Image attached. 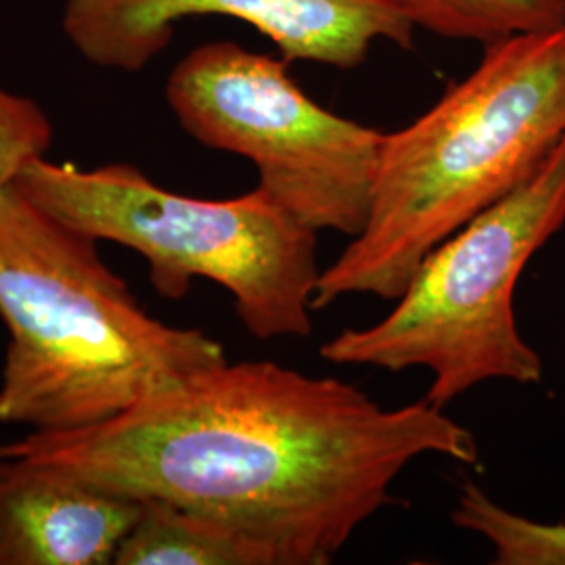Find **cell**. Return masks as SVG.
<instances>
[{
	"label": "cell",
	"mask_w": 565,
	"mask_h": 565,
	"mask_svg": "<svg viewBox=\"0 0 565 565\" xmlns=\"http://www.w3.org/2000/svg\"><path fill=\"white\" fill-rule=\"evenodd\" d=\"M95 490L158 499L270 546L279 565H324L392 503L404 467L478 461L443 408H384L354 385L275 363H223L103 424L0 445Z\"/></svg>",
	"instance_id": "6da1fadb"
},
{
	"label": "cell",
	"mask_w": 565,
	"mask_h": 565,
	"mask_svg": "<svg viewBox=\"0 0 565 565\" xmlns=\"http://www.w3.org/2000/svg\"><path fill=\"white\" fill-rule=\"evenodd\" d=\"M0 424L63 434L103 424L226 363L223 343L149 317L99 239L0 189Z\"/></svg>",
	"instance_id": "7a4b0ae2"
},
{
	"label": "cell",
	"mask_w": 565,
	"mask_h": 565,
	"mask_svg": "<svg viewBox=\"0 0 565 565\" xmlns=\"http://www.w3.org/2000/svg\"><path fill=\"white\" fill-rule=\"evenodd\" d=\"M565 137V28L488 44L478 67L385 135L363 233L327 266L312 310L343 296L398 300L438 245L499 202Z\"/></svg>",
	"instance_id": "3957f363"
},
{
	"label": "cell",
	"mask_w": 565,
	"mask_h": 565,
	"mask_svg": "<svg viewBox=\"0 0 565 565\" xmlns=\"http://www.w3.org/2000/svg\"><path fill=\"white\" fill-rule=\"evenodd\" d=\"M13 186L99 242L141 254L162 298L181 300L193 279H207L233 296L243 327L260 342L312 331L317 231L260 186L235 200H198L128 163L81 170L46 158L28 163Z\"/></svg>",
	"instance_id": "277c9868"
},
{
	"label": "cell",
	"mask_w": 565,
	"mask_h": 565,
	"mask_svg": "<svg viewBox=\"0 0 565 565\" xmlns=\"http://www.w3.org/2000/svg\"><path fill=\"white\" fill-rule=\"evenodd\" d=\"M565 224V137L522 184L438 243L396 308L321 345L324 361L390 373L424 366L438 408L488 380L539 384L543 361L518 331L513 294L525 264Z\"/></svg>",
	"instance_id": "5b68a950"
},
{
	"label": "cell",
	"mask_w": 565,
	"mask_h": 565,
	"mask_svg": "<svg viewBox=\"0 0 565 565\" xmlns=\"http://www.w3.org/2000/svg\"><path fill=\"white\" fill-rule=\"evenodd\" d=\"M166 99L195 141L254 163L258 186L300 223L363 233L385 135L312 102L287 61L235 42L203 44L172 70Z\"/></svg>",
	"instance_id": "8992f818"
},
{
	"label": "cell",
	"mask_w": 565,
	"mask_h": 565,
	"mask_svg": "<svg viewBox=\"0 0 565 565\" xmlns=\"http://www.w3.org/2000/svg\"><path fill=\"white\" fill-rule=\"evenodd\" d=\"M233 18L256 28L285 61L359 67L373 42L413 46L415 25L390 0H65L63 32L84 60L141 72L189 18Z\"/></svg>",
	"instance_id": "52a82bcc"
},
{
	"label": "cell",
	"mask_w": 565,
	"mask_h": 565,
	"mask_svg": "<svg viewBox=\"0 0 565 565\" xmlns=\"http://www.w3.org/2000/svg\"><path fill=\"white\" fill-rule=\"evenodd\" d=\"M139 501L0 455V565L114 564Z\"/></svg>",
	"instance_id": "ba28073f"
},
{
	"label": "cell",
	"mask_w": 565,
	"mask_h": 565,
	"mask_svg": "<svg viewBox=\"0 0 565 565\" xmlns=\"http://www.w3.org/2000/svg\"><path fill=\"white\" fill-rule=\"evenodd\" d=\"M116 565H279L270 546L233 525L158 499L139 501Z\"/></svg>",
	"instance_id": "9c48e42d"
},
{
	"label": "cell",
	"mask_w": 565,
	"mask_h": 565,
	"mask_svg": "<svg viewBox=\"0 0 565 565\" xmlns=\"http://www.w3.org/2000/svg\"><path fill=\"white\" fill-rule=\"evenodd\" d=\"M413 25L455 41L494 44L565 28V0H390Z\"/></svg>",
	"instance_id": "30bf717a"
},
{
	"label": "cell",
	"mask_w": 565,
	"mask_h": 565,
	"mask_svg": "<svg viewBox=\"0 0 565 565\" xmlns=\"http://www.w3.org/2000/svg\"><path fill=\"white\" fill-rule=\"evenodd\" d=\"M452 522L492 545V564L565 565V524L532 522L494 503L480 486H463Z\"/></svg>",
	"instance_id": "8fae6325"
},
{
	"label": "cell",
	"mask_w": 565,
	"mask_h": 565,
	"mask_svg": "<svg viewBox=\"0 0 565 565\" xmlns=\"http://www.w3.org/2000/svg\"><path fill=\"white\" fill-rule=\"evenodd\" d=\"M51 142L53 124L41 105L0 86V189L28 163L46 158Z\"/></svg>",
	"instance_id": "7c38bea8"
}]
</instances>
